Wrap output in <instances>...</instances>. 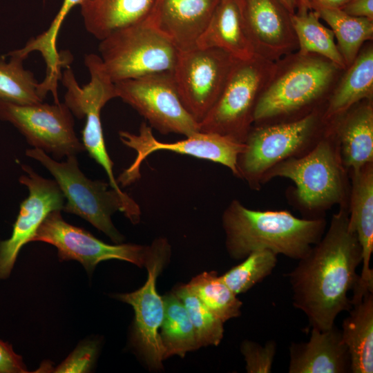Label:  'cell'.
I'll return each instance as SVG.
<instances>
[{
	"mask_svg": "<svg viewBox=\"0 0 373 373\" xmlns=\"http://www.w3.org/2000/svg\"><path fill=\"white\" fill-rule=\"evenodd\" d=\"M349 0H311L312 10L318 8H340Z\"/></svg>",
	"mask_w": 373,
	"mask_h": 373,
	"instance_id": "74e56055",
	"label": "cell"
},
{
	"mask_svg": "<svg viewBox=\"0 0 373 373\" xmlns=\"http://www.w3.org/2000/svg\"><path fill=\"white\" fill-rule=\"evenodd\" d=\"M173 292L181 300L188 312L200 347L218 345L223 338V322L210 312L191 291L187 284L177 287Z\"/></svg>",
	"mask_w": 373,
	"mask_h": 373,
	"instance_id": "d6a6232c",
	"label": "cell"
},
{
	"mask_svg": "<svg viewBox=\"0 0 373 373\" xmlns=\"http://www.w3.org/2000/svg\"><path fill=\"white\" fill-rule=\"evenodd\" d=\"M171 256V246L164 238H157L147 247L144 266L148 272L144 285L130 293L117 294L114 297L132 306L135 313L131 341L133 345L152 368L162 366L164 350L160 328L164 313L162 296L156 288V281Z\"/></svg>",
	"mask_w": 373,
	"mask_h": 373,
	"instance_id": "30bf717a",
	"label": "cell"
},
{
	"mask_svg": "<svg viewBox=\"0 0 373 373\" xmlns=\"http://www.w3.org/2000/svg\"><path fill=\"white\" fill-rule=\"evenodd\" d=\"M23 59L10 52L0 57V102L19 105L43 102L48 93L34 74L23 68Z\"/></svg>",
	"mask_w": 373,
	"mask_h": 373,
	"instance_id": "4316f807",
	"label": "cell"
},
{
	"mask_svg": "<svg viewBox=\"0 0 373 373\" xmlns=\"http://www.w3.org/2000/svg\"><path fill=\"white\" fill-rule=\"evenodd\" d=\"M373 93V49L368 47L358 55L349 70L329 98L323 118L330 123L357 103L371 99Z\"/></svg>",
	"mask_w": 373,
	"mask_h": 373,
	"instance_id": "d4e9b609",
	"label": "cell"
},
{
	"mask_svg": "<svg viewBox=\"0 0 373 373\" xmlns=\"http://www.w3.org/2000/svg\"><path fill=\"white\" fill-rule=\"evenodd\" d=\"M97 343L86 340L82 342L53 372L79 373L88 372L94 365L97 354Z\"/></svg>",
	"mask_w": 373,
	"mask_h": 373,
	"instance_id": "e575fe53",
	"label": "cell"
},
{
	"mask_svg": "<svg viewBox=\"0 0 373 373\" xmlns=\"http://www.w3.org/2000/svg\"><path fill=\"white\" fill-rule=\"evenodd\" d=\"M25 153L54 177L66 200L62 210L86 220L115 243L124 240L112 222L115 212H122L134 224L140 222L141 210L137 203L127 193L116 191L109 182L88 179L79 168L76 155L58 162L39 149H28Z\"/></svg>",
	"mask_w": 373,
	"mask_h": 373,
	"instance_id": "277c9868",
	"label": "cell"
},
{
	"mask_svg": "<svg viewBox=\"0 0 373 373\" xmlns=\"http://www.w3.org/2000/svg\"><path fill=\"white\" fill-rule=\"evenodd\" d=\"M220 0H157L147 23L180 51L197 47Z\"/></svg>",
	"mask_w": 373,
	"mask_h": 373,
	"instance_id": "ac0fdd59",
	"label": "cell"
},
{
	"mask_svg": "<svg viewBox=\"0 0 373 373\" xmlns=\"http://www.w3.org/2000/svg\"><path fill=\"white\" fill-rule=\"evenodd\" d=\"M241 9L257 55L276 62L298 46L291 14L279 0H241Z\"/></svg>",
	"mask_w": 373,
	"mask_h": 373,
	"instance_id": "e0dca14e",
	"label": "cell"
},
{
	"mask_svg": "<svg viewBox=\"0 0 373 373\" xmlns=\"http://www.w3.org/2000/svg\"><path fill=\"white\" fill-rule=\"evenodd\" d=\"M340 9L350 15L373 20V0H349Z\"/></svg>",
	"mask_w": 373,
	"mask_h": 373,
	"instance_id": "8d00e7d4",
	"label": "cell"
},
{
	"mask_svg": "<svg viewBox=\"0 0 373 373\" xmlns=\"http://www.w3.org/2000/svg\"><path fill=\"white\" fill-rule=\"evenodd\" d=\"M314 10L331 27L338 41V48L348 68L358 56L363 44L372 39L373 20L350 15L340 8Z\"/></svg>",
	"mask_w": 373,
	"mask_h": 373,
	"instance_id": "f546056e",
	"label": "cell"
},
{
	"mask_svg": "<svg viewBox=\"0 0 373 373\" xmlns=\"http://www.w3.org/2000/svg\"><path fill=\"white\" fill-rule=\"evenodd\" d=\"M28 370L21 356L12 345L0 339V373H26Z\"/></svg>",
	"mask_w": 373,
	"mask_h": 373,
	"instance_id": "d590c367",
	"label": "cell"
},
{
	"mask_svg": "<svg viewBox=\"0 0 373 373\" xmlns=\"http://www.w3.org/2000/svg\"><path fill=\"white\" fill-rule=\"evenodd\" d=\"M298 9L296 12H305L311 8V0H297Z\"/></svg>",
	"mask_w": 373,
	"mask_h": 373,
	"instance_id": "ab89813d",
	"label": "cell"
},
{
	"mask_svg": "<svg viewBox=\"0 0 373 373\" xmlns=\"http://www.w3.org/2000/svg\"><path fill=\"white\" fill-rule=\"evenodd\" d=\"M162 298L164 313L160 336L164 358L184 357L188 352L200 348L195 329L184 305L173 291Z\"/></svg>",
	"mask_w": 373,
	"mask_h": 373,
	"instance_id": "83f0119b",
	"label": "cell"
},
{
	"mask_svg": "<svg viewBox=\"0 0 373 373\" xmlns=\"http://www.w3.org/2000/svg\"><path fill=\"white\" fill-rule=\"evenodd\" d=\"M362 249L349 229L348 209L338 207L321 240L287 274L293 305L303 312L312 328L325 330L352 307L348 292L357 284Z\"/></svg>",
	"mask_w": 373,
	"mask_h": 373,
	"instance_id": "6da1fadb",
	"label": "cell"
},
{
	"mask_svg": "<svg viewBox=\"0 0 373 373\" xmlns=\"http://www.w3.org/2000/svg\"><path fill=\"white\" fill-rule=\"evenodd\" d=\"M235 60L215 48L179 51L173 78L182 103L198 123L218 99Z\"/></svg>",
	"mask_w": 373,
	"mask_h": 373,
	"instance_id": "5bb4252c",
	"label": "cell"
},
{
	"mask_svg": "<svg viewBox=\"0 0 373 373\" xmlns=\"http://www.w3.org/2000/svg\"><path fill=\"white\" fill-rule=\"evenodd\" d=\"M119 136L125 146L137 153L133 163L117 178L122 186H128L137 181L141 177V164L149 155L157 151H172L220 164L239 178L237 162L245 144L229 137L199 131L180 141L162 142L154 137L152 128L146 122L141 124L138 134L120 131Z\"/></svg>",
	"mask_w": 373,
	"mask_h": 373,
	"instance_id": "7c38bea8",
	"label": "cell"
},
{
	"mask_svg": "<svg viewBox=\"0 0 373 373\" xmlns=\"http://www.w3.org/2000/svg\"><path fill=\"white\" fill-rule=\"evenodd\" d=\"M342 162L349 172L373 162V106L371 99L357 103L330 122Z\"/></svg>",
	"mask_w": 373,
	"mask_h": 373,
	"instance_id": "44dd1931",
	"label": "cell"
},
{
	"mask_svg": "<svg viewBox=\"0 0 373 373\" xmlns=\"http://www.w3.org/2000/svg\"><path fill=\"white\" fill-rule=\"evenodd\" d=\"M278 262V255L269 250L255 251L244 260L220 276L236 294L245 293L269 276Z\"/></svg>",
	"mask_w": 373,
	"mask_h": 373,
	"instance_id": "1f68e13d",
	"label": "cell"
},
{
	"mask_svg": "<svg viewBox=\"0 0 373 373\" xmlns=\"http://www.w3.org/2000/svg\"><path fill=\"white\" fill-rule=\"evenodd\" d=\"M21 166L26 175L19 182L27 186L29 194L20 204L10 237L0 241V281L9 277L21 249L31 242L48 213L61 211L66 202L55 180L43 178L27 164Z\"/></svg>",
	"mask_w": 373,
	"mask_h": 373,
	"instance_id": "2e32d148",
	"label": "cell"
},
{
	"mask_svg": "<svg viewBox=\"0 0 373 373\" xmlns=\"http://www.w3.org/2000/svg\"><path fill=\"white\" fill-rule=\"evenodd\" d=\"M291 15L296 12L298 9L297 0H279Z\"/></svg>",
	"mask_w": 373,
	"mask_h": 373,
	"instance_id": "f35d334b",
	"label": "cell"
},
{
	"mask_svg": "<svg viewBox=\"0 0 373 373\" xmlns=\"http://www.w3.org/2000/svg\"><path fill=\"white\" fill-rule=\"evenodd\" d=\"M289 373H350V353L341 329L334 324L325 330L312 328L306 342H291Z\"/></svg>",
	"mask_w": 373,
	"mask_h": 373,
	"instance_id": "d6986e66",
	"label": "cell"
},
{
	"mask_svg": "<svg viewBox=\"0 0 373 373\" xmlns=\"http://www.w3.org/2000/svg\"><path fill=\"white\" fill-rule=\"evenodd\" d=\"M350 191L348 226L357 236L362 249V269L357 285L373 291V162L348 172Z\"/></svg>",
	"mask_w": 373,
	"mask_h": 373,
	"instance_id": "ffe728a7",
	"label": "cell"
},
{
	"mask_svg": "<svg viewBox=\"0 0 373 373\" xmlns=\"http://www.w3.org/2000/svg\"><path fill=\"white\" fill-rule=\"evenodd\" d=\"M352 307L342 323V338L352 373L373 372V291H353Z\"/></svg>",
	"mask_w": 373,
	"mask_h": 373,
	"instance_id": "cb8c5ba5",
	"label": "cell"
},
{
	"mask_svg": "<svg viewBox=\"0 0 373 373\" xmlns=\"http://www.w3.org/2000/svg\"><path fill=\"white\" fill-rule=\"evenodd\" d=\"M179 51L147 22L119 29L99 44L103 66L114 83L172 73Z\"/></svg>",
	"mask_w": 373,
	"mask_h": 373,
	"instance_id": "ba28073f",
	"label": "cell"
},
{
	"mask_svg": "<svg viewBox=\"0 0 373 373\" xmlns=\"http://www.w3.org/2000/svg\"><path fill=\"white\" fill-rule=\"evenodd\" d=\"M277 343L269 340L264 345L245 340L240 345V352L246 363L248 373H270L276 354Z\"/></svg>",
	"mask_w": 373,
	"mask_h": 373,
	"instance_id": "836d02e7",
	"label": "cell"
},
{
	"mask_svg": "<svg viewBox=\"0 0 373 373\" xmlns=\"http://www.w3.org/2000/svg\"><path fill=\"white\" fill-rule=\"evenodd\" d=\"M82 0H64L49 28L41 35L30 39L24 47L12 51V53L26 59L30 53L37 51L43 57L46 73L43 83L53 94L57 93V82L61 77V68L68 67V55H61L57 49L58 34L66 17L73 7L79 6Z\"/></svg>",
	"mask_w": 373,
	"mask_h": 373,
	"instance_id": "484cf974",
	"label": "cell"
},
{
	"mask_svg": "<svg viewBox=\"0 0 373 373\" xmlns=\"http://www.w3.org/2000/svg\"><path fill=\"white\" fill-rule=\"evenodd\" d=\"M338 68L316 54H298L276 70L256 102L254 125L297 119L315 111L311 108L320 99Z\"/></svg>",
	"mask_w": 373,
	"mask_h": 373,
	"instance_id": "5b68a950",
	"label": "cell"
},
{
	"mask_svg": "<svg viewBox=\"0 0 373 373\" xmlns=\"http://www.w3.org/2000/svg\"><path fill=\"white\" fill-rule=\"evenodd\" d=\"M197 47L218 48L238 60L256 54L245 26L241 0L219 1Z\"/></svg>",
	"mask_w": 373,
	"mask_h": 373,
	"instance_id": "7402d4cb",
	"label": "cell"
},
{
	"mask_svg": "<svg viewBox=\"0 0 373 373\" xmlns=\"http://www.w3.org/2000/svg\"><path fill=\"white\" fill-rule=\"evenodd\" d=\"M117 97L131 106L162 134L186 137L200 131L184 106L172 73H160L115 83Z\"/></svg>",
	"mask_w": 373,
	"mask_h": 373,
	"instance_id": "8fae6325",
	"label": "cell"
},
{
	"mask_svg": "<svg viewBox=\"0 0 373 373\" xmlns=\"http://www.w3.org/2000/svg\"><path fill=\"white\" fill-rule=\"evenodd\" d=\"M323 110L316 109L294 120L252 126L238 158L239 178L252 190L259 191L271 169L308 153L327 130Z\"/></svg>",
	"mask_w": 373,
	"mask_h": 373,
	"instance_id": "8992f818",
	"label": "cell"
},
{
	"mask_svg": "<svg viewBox=\"0 0 373 373\" xmlns=\"http://www.w3.org/2000/svg\"><path fill=\"white\" fill-rule=\"evenodd\" d=\"M50 244L59 260H77L91 274L102 261L119 260L138 267L145 265L147 247L131 243H106L86 230L66 222L60 210L51 211L43 220L31 242Z\"/></svg>",
	"mask_w": 373,
	"mask_h": 373,
	"instance_id": "9a60e30c",
	"label": "cell"
},
{
	"mask_svg": "<svg viewBox=\"0 0 373 373\" xmlns=\"http://www.w3.org/2000/svg\"><path fill=\"white\" fill-rule=\"evenodd\" d=\"M276 68V62L257 54L236 59L218 99L199 123L200 131L244 142L253 126L256 102Z\"/></svg>",
	"mask_w": 373,
	"mask_h": 373,
	"instance_id": "52a82bcc",
	"label": "cell"
},
{
	"mask_svg": "<svg viewBox=\"0 0 373 373\" xmlns=\"http://www.w3.org/2000/svg\"><path fill=\"white\" fill-rule=\"evenodd\" d=\"M319 19L314 10L291 15V24L300 48L298 53L316 54L327 59L338 68H346L334 41L333 32L323 26Z\"/></svg>",
	"mask_w": 373,
	"mask_h": 373,
	"instance_id": "f1b7e54d",
	"label": "cell"
},
{
	"mask_svg": "<svg viewBox=\"0 0 373 373\" xmlns=\"http://www.w3.org/2000/svg\"><path fill=\"white\" fill-rule=\"evenodd\" d=\"M276 178L291 180L287 198L305 219L325 218L334 206L347 207L350 180L340 155L331 123L318 143L305 155L288 159L271 169L263 184Z\"/></svg>",
	"mask_w": 373,
	"mask_h": 373,
	"instance_id": "3957f363",
	"label": "cell"
},
{
	"mask_svg": "<svg viewBox=\"0 0 373 373\" xmlns=\"http://www.w3.org/2000/svg\"><path fill=\"white\" fill-rule=\"evenodd\" d=\"M225 247L231 258L269 250L294 260L304 257L322 238L325 218L305 219L287 210H255L232 200L222 215Z\"/></svg>",
	"mask_w": 373,
	"mask_h": 373,
	"instance_id": "7a4b0ae2",
	"label": "cell"
},
{
	"mask_svg": "<svg viewBox=\"0 0 373 373\" xmlns=\"http://www.w3.org/2000/svg\"><path fill=\"white\" fill-rule=\"evenodd\" d=\"M84 64L90 76L89 82L84 86L79 85L70 68H65L61 73V81L66 88L64 103L77 118H86L82 132L85 151L104 169L111 187L124 194L113 173V162L106 150L100 119L103 107L117 97L115 83L105 70L99 55H86Z\"/></svg>",
	"mask_w": 373,
	"mask_h": 373,
	"instance_id": "9c48e42d",
	"label": "cell"
},
{
	"mask_svg": "<svg viewBox=\"0 0 373 373\" xmlns=\"http://www.w3.org/2000/svg\"><path fill=\"white\" fill-rule=\"evenodd\" d=\"M191 291L223 323L238 317L242 303L215 271H204L187 284Z\"/></svg>",
	"mask_w": 373,
	"mask_h": 373,
	"instance_id": "4dcf8cb0",
	"label": "cell"
},
{
	"mask_svg": "<svg viewBox=\"0 0 373 373\" xmlns=\"http://www.w3.org/2000/svg\"><path fill=\"white\" fill-rule=\"evenodd\" d=\"M0 120L12 124L28 144L54 159L85 151L75 133L73 115L64 102L19 105L0 102Z\"/></svg>",
	"mask_w": 373,
	"mask_h": 373,
	"instance_id": "4fadbf2b",
	"label": "cell"
},
{
	"mask_svg": "<svg viewBox=\"0 0 373 373\" xmlns=\"http://www.w3.org/2000/svg\"><path fill=\"white\" fill-rule=\"evenodd\" d=\"M157 0H82L84 25L99 41L113 32L147 22Z\"/></svg>",
	"mask_w": 373,
	"mask_h": 373,
	"instance_id": "603a6c76",
	"label": "cell"
}]
</instances>
